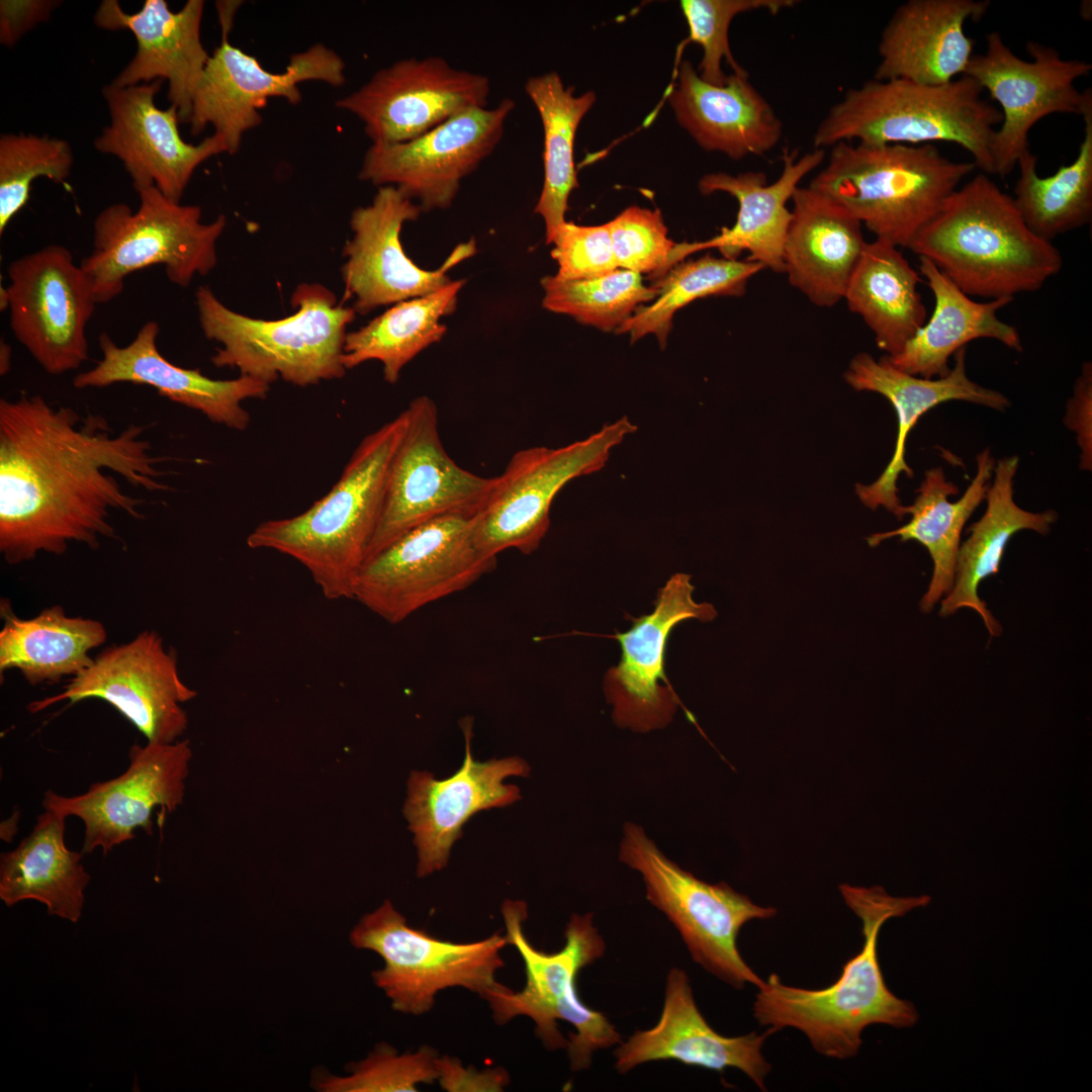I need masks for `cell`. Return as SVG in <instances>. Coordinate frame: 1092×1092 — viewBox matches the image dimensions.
Masks as SVG:
<instances>
[{
    "mask_svg": "<svg viewBox=\"0 0 1092 1092\" xmlns=\"http://www.w3.org/2000/svg\"><path fill=\"white\" fill-rule=\"evenodd\" d=\"M145 427L114 434L100 415L81 417L40 395L0 399V552L9 564L39 553L62 555L72 542L96 548L115 537L110 511L141 519L144 500L130 485L166 490Z\"/></svg>",
    "mask_w": 1092,
    "mask_h": 1092,
    "instance_id": "6da1fadb",
    "label": "cell"
},
{
    "mask_svg": "<svg viewBox=\"0 0 1092 1092\" xmlns=\"http://www.w3.org/2000/svg\"><path fill=\"white\" fill-rule=\"evenodd\" d=\"M846 905L861 921L863 944L842 967L838 979L823 989L785 985L771 974L757 988L753 1016L776 1032L792 1027L803 1032L820 1055L846 1060L857 1055L861 1034L872 1024L911 1027L918 1018L914 1004L887 987L878 958V938L891 918L925 907L927 895L893 897L881 886H839Z\"/></svg>",
    "mask_w": 1092,
    "mask_h": 1092,
    "instance_id": "7a4b0ae2",
    "label": "cell"
},
{
    "mask_svg": "<svg viewBox=\"0 0 1092 1092\" xmlns=\"http://www.w3.org/2000/svg\"><path fill=\"white\" fill-rule=\"evenodd\" d=\"M907 249L967 295L991 299L1038 290L1063 267L1057 247L1029 230L985 173L956 189Z\"/></svg>",
    "mask_w": 1092,
    "mask_h": 1092,
    "instance_id": "3957f363",
    "label": "cell"
},
{
    "mask_svg": "<svg viewBox=\"0 0 1092 1092\" xmlns=\"http://www.w3.org/2000/svg\"><path fill=\"white\" fill-rule=\"evenodd\" d=\"M406 426L404 410L367 435L326 495L297 516L259 524L247 537L248 547L274 550L295 559L328 600L352 599Z\"/></svg>",
    "mask_w": 1092,
    "mask_h": 1092,
    "instance_id": "277c9868",
    "label": "cell"
},
{
    "mask_svg": "<svg viewBox=\"0 0 1092 1092\" xmlns=\"http://www.w3.org/2000/svg\"><path fill=\"white\" fill-rule=\"evenodd\" d=\"M983 89L963 75L949 83L923 85L905 79L869 80L848 89L813 134L814 149L856 141L869 145L918 146L953 143L993 175L991 145L1001 111L983 99Z\"/></svg>",
    "mask_w": 1092,
    "mask_h": 1092,
    "instance_id": "5b68a950",
    "label": "cell"
},
{
    "mask_svg": "<svg viewBox=\"0 0 1092 1092\" xmlns=\"http://www.w3.org/2000/svg\"><path fill=\"white\" fill-rule=\"evenodd\" d=\"M200 328L221 345L211 357L216 367L271 384L281 378L300 387L340 379L346 329L356 316L320 283L293 291L294 312L274 321L253 318L226 307L208 286L195 292Z\"/></svg>",
    "mask_w": 1092,
    "mask_h": 1092,
    "instance_id": "8992f818",
    "label": "cell"
},
{
    "mask_svg": "<svg viewBox=\"0 0 1092 1092\" xmlns=\"http://www.w3.org/2000/svg\"><path fill=\"white\" fill-rule=\"evenodd\" d=\"M974 162H954L933 144L838 143L808 187L829 197L876 236L907 248Z\"/></svg>",
    "mask_w": 1092,
    "mask_h": 1092,
    "instance_id": "52a82bcc",
    "label": "cell"
},
{
    "mask_svg": "<svg viewBox=\"0 0 1092 1092\" xmlns=\"http://www.w3.org/2000/svg\"><path fill=\"white\" fill-rule=\"evenodd\" d=\"M502 914L507 943L517 948L524 962L526 984L518 992L506 986L487 998L493 1019L503 1025L517 1016L530 1017L545 1048L566 1049L572 1071L587 1069L595 1052L622 1041L609 1018L585 1005L577 994L579 971L602 958L606 949L593 913L573 914L563 947L551 953L533 946L525 935L528 910L524 901L506 900Z\"/></svg>",
    "mask_w": 1092,
    "mask_h": 1092,
    "instance_id": "ba28073f",
    "label": "cell"
},
{
    "mask_svg": "<svg viewBox=\"0 0 1092 1092\" xmlns=\"http://www.w3.org/2000/svg\"><path fill=\"white\" fill-rule=\"evenodd\" d=\"M139 196L135 211L113 203L94 219L93 248L80 266L97 303L117 297L128 275L151 266H163L172 283L187 287L195 275H207L217 264L223 214L205 223L200 206L173 201L156 187Z\"/></svg>",
    "mask_w": 1092,
    "mask_h": 1092,
    "instance_id": "9c48e42d",
    "label": "cell"
},
{
    "mask_svg": "<svg viewBox=\"0 0 1092 1092\" xmlns=\"http://www.w3.org/2000/svg\"><path fill=\"white\" fill-rule=\"evenodd\" d=\"M619 859L641 874L647 900L674 925L697 964L735 989L763 984L741 957L737 938L745 923L770 919L776 908L754 904L726 883L698 879L633 822L623 826Z\"/></svg>",
    "mask_w": 1092,
    "mask_h": 1092,
    "instance_id": "30bf717a",
    "label": "cell"
},
{
    "mask_svg": "<svg viewBox=\"0 0 1092 1092\" xmlns=\"http://www.w3.org/2000/svg\"><path fill=\"white\" fill-rule=\"evenodd\" d=\"M350 941L383 959L384 966L373 972V981L392 1008L404 1014L429 1012L436 995L447 988L462 987L486 1000L506 987L495 979L504 967L505 935L494 933L472 942L439 939L408 926L388 900L360 919Z\"/></svg>",
    "mask_w": 1092,
    "mask_h": 1092,
    "instance_id": "8fae6325",
    "label": "cell"
},
{
    "mask_svg": "<svg viewBox=\"0 0 1092 1092\" xmlns=\"http://www.w3.org/2000/svg\"><path fill=\"white\" fill-rule=\"evenodd\" d=\"M475 519L445 516L408 530L363 564L352 599L398 624L469 587L496 564L476 544Z\"/></svg>",
    "mask_w": 1092,
    "mask_h": 1092,
    "instance_id": "7c38bea8",
    "label": "cell"
},
{
    "mask_svg": "<svg viewBox=\"0 0 1092 1092\" xmlns=\"http://www.w3.org/2000/svg\"><path fill=\"white\" fill-rule=\"evenodd\" d=\"M636 430L625 417L563 447L515 453L475 519L480 551L496 558L510 548L524 554L537 550L549 530L550 508L558 492L570 480L601 470L611 450Z\"/></svg>",
    "mask_w": 1092,
    "mask_h": 1092,
    "instance_id": "4fadbf2b",
    "label": "cell"
},
{
    "mask_svg": "<svg viewBox=\"0 0 1092 1092\" xmlns=\"http://www.w3.org/2000/svg\"><path fill=\"white\" fill-rule=\"evenodd\" d=\"M220 7L221 40L196 87L187 123L193 135L211 125L223 139L228 154H235L244 134L262 122L260 110L270 98L296 105L302 98L299 84L306 81L341 87L346 82L345 63L334 50L315 43L291 55L283 72H269L255 57L229 42L235 10L233 5Z\"/></svg>",
    "mask_w": 1092,
    "mask_h": 1092,
    "instance_id": "5bb4252c",
    "label": "cell"
},
{
    "mask_svg": "<svg viewBox=\"0 0 1092 1092\" xmlns=\"http://www.w3.org/2000/svg\"><path fill=\"white\" fill-rule=\"evenodd\" d=\"M405 411L406 430L390 466L366 561L425 522L445 516L477 517L496 483V476L474 474L447 454L440 439L438 410L430 397H416Z\"/></svg>",
    "mask_w": 1092,
    "mask_h": 1092,
    "instance_id": "9a60e30c",
    "label": "cell"
},
{
    "mask_svg": "<svg viewBox=\"0 0 1092 1092\" xmlns=\"http://www.w3.org/2000/svg\"><path fill=\"white\" fill-rule=\"evenodd\" d=\"M986 40L985 54L973 55L964 75L1000 105L1002 121L992 141L991 157L993 175L1004 178L1029 149L1028 132L1038 120L1053 113L1082 114L1092 92L1090 88L1080 92L1075 82L1087 76L1092 65L1064 60L1054 48L1035 41L1026 43L1032 61H1024L999 32L988 33Z\"/></svg>",
    "mask_w": 1092,
    "mask_h": 1092,
    "instance_id": "2e32d148",
    "label": "cell"
},
{
    "mask_svg": "<svg viewBox=\"0 0 1092 1092\" xmlns=\"http://www.w3.org/2000/svg\"><path fill=\"white\" fill-rule=\"evenodd\" d=\"M9 323L16 340L49 374L78 369L88 359L87 325L98 304L72 253L46 246L8 266Z\"/></svg>",
    "mask_w": 1092,
    "mask_h": 1092,
    "instance_id": "e0dca14e",
    "label": "cell"
},
{
    "mask_svg": "<svg viewBox=\"0 0 1092 1092\" xmlns=\"http://www.w3.org/2000/svg\"><path fill=\"white\" fill-rule=\"evenodd\" d=\"M196 697L179 675L177 655L162 637L145 630L127 643L113 645L64 687L60 694L30 703L40 712L59 702L70 705L99 699L114 707L149 742L172 743L186 730L181 704Z\"/></svg>",
    "mask_w": 1092,
    "mask_h": 1092,
    "instance_id": "ac0fdd59",
    "label": "cell"
},
{
    "mask_svg": "<svg viewBox=\"0 0 1092 1092\" xmlns=\"http://www.w3.org/2000/svg\"><path fill=\"white\" fill-rule=\"evenodd\" d=\"M515 107L512 99L493 108L475 107L456 114L422 135L402 143L371 144L359 178L376 186H394L423 211L450 207L461 181L474 172L499 144Z\"/></svg>",
    "mask_w": 1092,
    "mask_h": 1092,
    "instance_id": "d6986e66",
    "label": "cell"
},
{
    "mask_svg": "<svg viewBox=\"0 0 1092 1092\" xmlns=\"http://www.w3.org/2000/svg\"><path fill=\"white\" fill-rule=\"evenodd\" d=\"M486 76L440 57L407 58L378 70L336 106L358 117L372 144L416 139L456 114L486 107Z\"/></svg>",
    "mask_w": 1092,
    "mask_h": 1092,
    "instance_id": "ffe728a7",
    "label": "cell"
},
{
    "mask_svg": "<svg viewBox=\"0 0 1092 1092\" xmlns=\"http://www.w3.org/2000/svg\"><path fill=\"white\" fill-rule=\"evenodd\" d=\"M128 757L124 772L91 785L84 794L66 797L48 791L43 795V809L82 820L83 853L101 848L106 855L133 839L138 829L152 835L155 808L171 813L183 803L192 757L189 740L133 744Z\"/></svg>",
    "mask_w": 1092,
    "mask_h": 1092,
    "instance_id": "44dd1931",
    "label": "cell"
},
{
    "mask_svg": "<svg viewBox=\"0 0 1092 1092\" xmlns=\"http://www.w3.org/2000/svg\"><path fill=\"white\" fill-rule=\"evenodd\" d=\"M422 208L394 186H381L372 202L353 210V237L345 244L343 300L354 299L356 313L435 292L452 282L447 271L475 252L474 241L458 246L437 270L420 268L400 243L404 222Z\"/></svg>",
    "mask_w": 1092,
    "mask_h": 1092,
    "instance_id": "7402d4cb",
    "label": "cell"
},
{
    "mask_svg": "<svg viewBox=\"0 0 1092 1092\" xmlns=\"http://www.w3.org/2000/svg\"><path fill=\"white\" fill-rule=\"evenodd\" d=\"M694 589L691 575L673 574L657 592L650 614L630 618L627 632L606 636L616 639L622 650L619 663L604 678L619 727L642 733L664 728L681 705L664 669L668 636L685 620L708 622L717 616L712 604L694 601Z\"/></svg>",
    "mask_w": 1092,
    "mask_h": 1092,
    "instance_id": "603a6c76",
    "label": "cell"
},
{
    "mask_svg": "<svg viewBox=\"0 0 1092 1092\" xmlns=\"http://www.w3.org/2000/svg\"><path fill=\"white\" fill-rule=\"evenodd\" d=\"M163 80L102 88L110 122L94 141L95 149L116 157L139 193L156 187L167 198L180 202L197 167L213 156L228 153L223 139L212 133L197 145L179 132L176 107L159 108L155 97Z\"/></svg>",
    "mask_w": 1092,
    "mask_h": 1092,
    "instance_id": "cb8c5ba5",
    "label": "cell"
},
{
    "mask_svg": "<svg viewBox=\"0 0 1092 1092\" xmlns=\"http://www.w3.org/2000/svg\"><path fill=\"white\" fill-rule=\"evenodd\" d=\"M461 727L466 752L455 775L439 781L428 771L414 770L408 779L403 813L415 834L419 877L446 866L453 843L473 814L520 800L519 788L504 781L530 772L528 763L519 756L475 761L470 751L472 720H463Z\"/></svg>",
    "mask_w": 1092,
    "mask_h": 1092,
    "instance_id": "d4e9b609",
    "label": "cell"
},
{
    "mask_svg": "<svg viewBox=\"0 0 1092 1092\" xmlns=\"http://www.w3.org/2000/svg\"><path fill=\"white\" fill-rule=\"evenodd\" d=\"M157 322L145 323L134 339L124 347L116 345L105 333L98 338L102 358L91 369L77 374L76 388H103L129 382L148 385L169 400L201 413L212 423L236 431L246 430L251 422L243 406L247 399L264 398L270 384L240 375L235 379H212L199 369L177 366L159 351Z\"/></svg>",
    "mask_w": 1092,
    "mask_h": 1092,
    "instance_id": "484cf974",
    "label": "cell"
},
{
    "mask_svg": "<svg viewBox=\"0 0 1092 1092\" xmlns=\"http://www.w3.org/2000/svg\"><path fill=\"white\" fill-rule=\"evenodd\" d=\"M967 347L958 350L954 365L939 378H923L906 373L888 360H876L869 353H858L850 361L845 381L855 390L872 391L885 396L898 417V433L894 454L883 473L871 484H856L859 500L869 509L883 507L898 520L906 516L905 506L898 495L897 480L901 473L913 476L905 460L907 437L922 415L950 400H963L999 412L1006 411L1011 401L1003 393L971 380L966 369Z\"/></svg>",
    "mask_w": 1092,
    "mask_h": 1092,
    "instance_id": "4316f807",
    "label": "cell"
},
{
    "mask_svg": "<svg viewBox=\"0 0 1092 1092\" xmlns=\"http://www.w3.org/2000/svg\"><path fill=\"white\" fill-rule=\"evenodd\" d=\"M776 1031L725 1036L707 1022L694 999L685 971L672 968L665 985L663 1008L658 1022L634 1032L615 1050V1068L626 1074L644 1063L674 1060L688 1066L723 1073L727 1068L743 1072L762 1091L771 1071L762 1054L765 1040Z\"/></svg>",
    "mask_w": 1092,
    "mask_h": 1092,
    "instance_id": "83f0119b",
    "label": "cell"
},
{
    "mask_svg": "<svg viewBox=\"0 0 1092 1092\" xmlns=\"http://www.w3.org/2000/svg\"><path fill=\"white\" fill-rule=\"evenodd\" d=\"M203 10L202 0H188L178 11L164 0H146L141 10L129 14L117 0H103L94 23L106 30H129L138 43L133 58L111 84L127 87L166 80L170 105L177 108L180 122L187 123L210 57L200 36Z\"/></svg>",
    "mask_w": 1092,
    "mask_h": 1092,
    "instance_id": "f1b7e54d",
    "label": "cell"
},
{
    "mask_svg": "<svg viewBox=\"0 0 1092 1092\" xmlns=\"http://www.w3.org/2000/svg\"><path fill=\"white\" fill-rule=\"evenodd\" d=\"M989 0H909L885 26L874 79L937 86L963 76L973 57L967 20H980Z\"/></svg>",
    "mask_w": 1092,
    "mask_h": 1092,
    "instance_id": "f546056e",
    "label": "cell"
},
{
    "mask_svg": "<svg viewBox=\"0 0 1092 1092\" xmlns=\"http://www.w3.org/2000/svg\"><path fill=\"white\" fill-rule=\"evenodd\" d=\"M668 100L679 125L707 152L733 160L763 156L783 136L781 118L748 74L733 73L723 85H712L684 61Z\"/></svg>",
    "mask_w": 1092,
    "mask_h": 1092,
    "instance_id": "4dcf8cb0",
    "label": "cell"
},
{
    "mask_svg": "<svg viewBox=\"0 0 1092 1092\" xmlns=\"http://www.w3.org/2000/svg\"><path fill=\"white\" fill-rule=\"evenodd\" d=\"M825 157L823 149H813L801 157L797 150L785 149L782 173L770 184L759 171L704 175L699 181L701 193L726 192L739 204L733 226L724 228L718 236L707 240L708 249H718L724 258L733 260L742 251H748L747 260L775 273H784L783 248L792 219L788 202L802 179L819 167Z\"/></svg>",
    "mask_w": 1092,
    "mask_h": 1092,
    "instance_id": "1f68e13d",
    "label": "cell"
},
{
    "mask_svg": "<svg viewBox=\"0 0 1092 1092\" xmlns=\"http://www.w3.org/2000/svg\"><path fill=\"white\" fill-rule=\"evenodd\" d=\"M783 248L790 284L813 304L830 307L844 296L867 242L861 223L841 205L810 188L793 196Z\"/></svg>",
    "mask_w": 1092,
    "mask_h": 1092,
    "instance_id": "d6a6232c",
    "label": "cell"
},
{
    "mask_svg": "<svg viewBox=\"0 0 1092 1092\" xmlns=\"http://www.w3.org/2000/svg\"><path fill=\"white\" fill-rule=\"evenodd\" d=\"M1018 465L1017 456L996 461L993 481L985 499V513L969 527V537L960 545L953 585L941 601L939 610V615L943 617L953 615L963 608L976 611L991 636H999L1002 628L987 609L986 603L979 598V584L1000 571L1004 551L1014 534L1021 530H1032L1046 535L1058 518L1054 510L1033 513L1017 506L1013 497V482Z\"/></svg>",
    "mask_w": 1092,
    "mask_h": 1092,
    "instance_id": "836d02e7",
    "label": "cell"
},
{
    "mask_svg": "<svg viewBox=\"0 0 1092 1092\" xmlns=\"http://www.w3.org/2000/svg\"><path fill=\"white\" fill-rule=\"evenodd\" d=\"M919 271L933 293L934 308L928 320L894 357L896 368L923 378L945 376L950 356L977 339H993L1021 352L1017 329L997 316V311L1013 298L987 302L973 300L944 276L929 260L919 257Z\"/></svg>",
    "mask_w": 1092,
    "mask_h": 1092,
    "instance_id": "e575fe53",
    "label": "cell"
},
{
    "mask_svg": "<svg viewBox=\"0 0 1092 1092\" xmlns=\"http://www.w3.org/2000/svg\"><path fill=\"white\" fill-rule=\"evenodd\" d=\"M976 463V474L957 502L948 497L957 495L960 489L946 480L943 469H927L914 503L904 508L905 514L911 515V520L896 530L876 533L867 538L871 547L893 537H899L902 542L915 540L926 547L933 562V571L928 588L920 601L923 613H929L950 592L963 529L986 499L996 460L990 449L986 448L977 455Z\"/></svg>",
    "mask_w": 1092,
    "mask_h": 1092,
    "instance_id": "d590c367",
    "label": "cell"
},
{
    "mask_svg": "<svg viewBox=\"0 0 1092 1092\" xmlns=\"http://www.w3.org/2000/svg\"><path fill=\"white\" fill-rule=\"evenodd\" d=\"M66 818L44 809L19 845L1 853L0 898L7 906L36 900L51 915L79 920L90 876L81 863L83 852L65 843Z\"/></svg>",
    "mask_w": 1092,
    "mask_h": 1092,
    "instance_id": "8d00e7d4",
    "label": "cell"
},
{
    "mask_svg": "<svg viewBox=\"0 0 1092 1092\" xmlns=\"http://www.w3.org/2000/svg\"><path fill=\"white\" fill-rule=\"evenodd\" d=\"M0 612V672L18 669L31 686L77 675L91 664L90 651L107 638L101 622L67 616L62 606L22 619L2 600Z\"/></svg>",
    "mask_w": 1092,
    "mask_h": 1092,
    "instance_id": "74e56055",
    "label": "cell"
},
{
    "mask_svg": "<svg viewBox=\"0 0 1092 1092\" xmlns=\"http://www.w3.org/2000/svg\"><path fill=\"white\" fill-rule=\"evenodd\" d=\"M920 281L898 247L882 239L867 242L843 298L888 357L896 356L926 321Z\"/></svg>",
    "mask_w": 1092,
    "mask_h": 1092,
    "instance_id": "f35d334b",
    "label": "cell"
},
{
    "mask_svg": "<svg viewBox=\"0 0 1092 1092\" xmlns=\"http://www.w3.org/2000/svg\"><path fill=\"white\" fill-rule=\"evenodd\" d=\"M464 284L465 280L452 281L430 294L395 303L366 326L348 333L343 347L345 368L377 360L385 381L395 383L408 362L443 338L447 328L440 320L455 311Z\"/></svg>",
    "mask_w": 1092,
    "mask_h": 1092,
    "instance_id": "ab89813d",
    "label": "cell"
},
{
    "mask_svg": "<svg viewBox=\"0 0 1092 1092\" xmlns=\"http://www.w3.org/2000/svg\"><path fill=\"white\" fill-rule=\"evenodd\" d=\"M525 90L543 124L544 184L534 211L543 218L546 243L551 244L557 230L566 221L569 194L577 187L574 139L596 95L586 92L575 96L574 87H565L555 72L529 78Z\"/></svg>",
    "mask_w": 1092,
    "mask_h": 1092,
    "instance_id": "60d3db41",
    "label": "cell"
},
{
    "mask_svg": "<svg viewBox=\"0 0 1092 1092\" xmlns=\"http://www.w3.org/2000/svg\"><path fill=\"white\" fill-rule=\"evenodd\" d=\"M1084 138L1074 162L1040 177L1029 149L1018 159L1019 178L1013 201L1029 230L1052 242L1088 224L1092 217V99L1081 114Z\"/></svg>",
    "mask_w": 1092,
    "mask_h": 1092,
    "instance_id": "b9f144b4",
    "label": "cell"
},
{
    "mask_svg": "<svg viewBox=\"0 0 1092 1092\" xmlns=\"http://www.w3.org/2000/svg\"><path fill=\"white\" fill-rule=\"evenodd\" d=\"M765 269L759 263L707 255L679 262L653 285L658 295L653 303L641 305L615 333L626 334L634 343L653 334L662 349L674 313L692 301L708 296H741L748 280Z\"/></svg>",
    "mask_w": 1092,
    "mask_h": 1092,
    "instance_id": "7bdbcfd3",
    "label": "cell"
},
{
    "mask_svg": "<svg viewBox=\"0 0 1092 1092\" xmlns=\"http://www.w3.org/2000/svg\"><path fill=\"white\" fill-rule=\"evenodd\" d=\"M541 286L544 308L606 332H616L639 306L658 295L657 288L643 284L641 274L619 268L579 280L545 276Z\"/></svg>",
    "mask_w": 1092,
    "mask_h": 1092,
    "instance_id": "ee69618b",
    "label": "cell"
},
{
    "mask_svg": "<svg viewBox=\"0 0 1092 1092\" xmlns=\"http://www.w3.org/2000/svg\"><path fill=\"white\" fill-rule=\"evenodd\" d=\"M74 162L71 145L47 135L3 133L0 136V235L26 205L32 182L46 177L62 184Z\"/></svg>",
    "mask_w": 1092,
    "mask_h": 1092,
    "instance_id": "f6af8a7d",
    "label": "cell"
},
{
    "mask_svg": "<svg viewBox=\"0 0 1092 1092\" xmlns=\"http://www.w3.org/2000/svg\"><path fill=\"white\" fill-rule=\"evenodd\" d=\"M438 1056L429 1045L400 1055L389 1044L380 1043L366 1059L347 1067L349 1076L320 1074L314 1087L327 1092H416L420 1084L437 1081Z\"/></svg>",
    "mask_w": 1092,
    "mask_h": 1092,
    "instance_id": "bcb514c9",
    "label": "cell"
},
{
    "mask_svg": "<svg viewBox=\"0 0 1092 1092\" xmlns=\"http://www.w3.org/2000/svg\"><path fill=\"white\" fill-rule=\"evenodd\" d=\"M796 3L795 0L680 1L690 29L688 41H695L703 48V58L699 66L701 79L712 85H723L727 79L722 70L723 60L733 73L747 74L734 59L729 44V27L736 15L754 10L778 14L783 9L794 7Z\"/></svg>",
    "mask_w": 1092,
    "mask_h": 1092,
    "instance_id": "7dc6e473",
    "label": "cell"
},
{
    "mask_svg": "<svg viewBox=\"0 0 1092 1092\" xmlns=\"http://www.w3.org/2000/svg\"><path fill=\"white\" fill-rule=\"evenodd\" d=\"M607 225L619 268L647 273L656 281L673 267L676 244L667 237L659 209L631 206Z\"/></svg>",
    "mask_w": 1092,
    "mask_h": 1092,
    "instance_id": "c3c4849f",
    "label": "cell"
},
{
    "mask_svg": "<svg viewBox=\"0 0 1092 1092\" xmlns=\"http://www.w3.org/2000/svg\"><path fill=\"white\" fill-rule=\"evenodd\" d=\"M551 244V257L558 265L554 276L558 279H587L619 268L607 223L578 225L565 221Z\"/></svg>",
    "mask_w": 1092,
    "mask_h": 1092,
    "instance_id": "681fc988",
    "label": "cell"
},
{
    "mask_svg": "<svg viewBox=\"0 0 1092 1092\" xmlns=\"http://www.w3.org/2000/svg\"><path fill=\"white\" fill-rule=\"evenodd\" d=\"M436 1070L440 1086L448 1092H499L510 1083V1075L502 1067L477 1070L465 1068L451 1056H438Z\"/></svg>",
    "mask_w": 1092,
    "mask_h": 1092,
    "instance_id": "f907efd6",
    "label": "cell"
},
{
    "mask_svg": "<svg viewBox=\"0 0 1092 1092\" xmlns=\"http://www.w3.org/2000/svg\"><path fill=\"white\" fill-rule=\"evenodd\" d=\"M1092 364L1084 362L1068 399L1064 423L1076 434L1080 448V469L1092 468Z\"/></svg>",
    "mask_w": 1092,
    "mask_h": 1092,
    "instance_id": "816d5d0a",
    "label": "cell"
},
{
    "mask_svg": "<svg viewBox=\"0 0 1092 1092\" xmlns=\"http://www.w3.org/2000/svg\"><path fill=\"white\" fill-rule=\"evenodd\" d=\"M59 1L24 0L0 1V42L14 46L19 38L37 23L49 19Z\"/></svg>",
    "mask_w": 1092,
    "mask_h": 1092,
    "instance_id": "f5cc1de1",
    "label": "cell"
},
{
    "mask_svg": "<svg viewBox=\"0 0 1092 1092\" xmlns=\"http://www.w3.org/2000/svg\"><path fill=\"white\" fill-rule=\"evenodd\" d=\"M10 359H11V348L7 343L1 341V346H0V373H1V375L6 374L8 372L9 367H10Z\"/></svg>",
    "mask_w": 1092,
    "mask_h": 1092,
    "instance_id": "db71d44e",
    "label": "cell"
}]
</instances>
